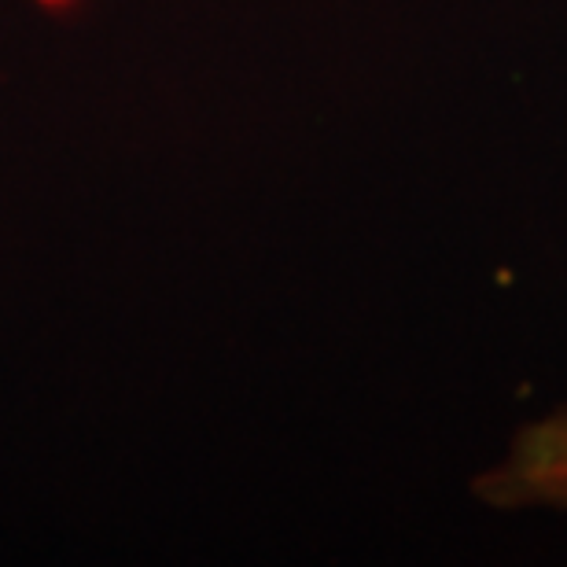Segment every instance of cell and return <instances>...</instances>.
<instances>
[{"mask_svg":"<svg viewBox=\"0 0 567 567\" xmlns=\"http://www.w3.org/2000/svg\"><path fill=\"white\" fill-rule=\"evenodd\" d=\"M472 494L502 513L567 516V405L519 427L502 457L475 475Z\"/></svg>","mask_w":567,"mask_h":567,"instance_id":"obj_1","label":"cell"}]
</instances>
